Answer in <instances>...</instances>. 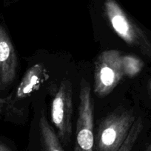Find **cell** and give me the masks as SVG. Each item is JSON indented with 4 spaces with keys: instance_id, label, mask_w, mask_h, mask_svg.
Masks as SVG:
<instances>
[{
    "instance_id": "cell-1",
    "label": "cell",
    "mask_w": 151,
    "mask_h": 151,
    "mask_svg": "<svg viewBox=\"0 0 151 151\" xmlns=\"http://www.w3.org/2000/svg\"><path fill=\"white\" fill-rule=\"evenodd\" d=\"M134 122L131 111L119 108L102 119L94 136L93 151H118Z\"/></svg>"
},
{
    "instance_id": "cell-2",
    "label": "cell",
    "mask_w": 151,
    "mask_h": 151,
    "mask_svg": "<svg viewBox=\"0 0 151 151\" xmlns=\"http://www.w3.org/2000/svg\"><path fill=\"white\" fill-rule=\"evenodd\" d=\"M121 52L118 50H106L95 61L94 93L103 97L110 94L124 77L121 63Z\"/></svg>"
},
{
    "instance_id": "cell-3",
    "label": "cell",
    "mask_w": 151,
    "mask_h": 151,
    "mask_svg": "<svg viewBox=\"0 0 151 151\" xmlns=\"http://www.w3.org/2000/svg\"><path fill=\"white\" fill-rule=\"evenodd\" d=\"M78 111V114L73 151H93L94 106L91 97L90 86L84 79L81 81Z\"/></svg>"
},
{
    "instance_id": "cell-4",
    "label": "cell",
    "mask_w": 151,
    "mask_h": 151,
    "mask_svg": "<svg viewBox=\"0 0 151 151\" xmlns=\"http://www.w3.org/2000/svg\"><path fill=\"white\" fill-rule=\"evenodd\" d=\"M73 91L69 81H62L53 99L51 120L61 142L67 144L72 135Z\"/></svg>"
},
{
    "instance_id": "cell-5",
    "label": "cell",
    "mask_w": 151,
    "mask_h": 151,
    "mask_svg": "<svg viewBox=\"0 0 151 151\" xmlns=\"http://www.w3.org/2000/svg\"><path fill=\"white\" fill-rule=\"evenodd\" d=\"M105 12L113 29L124 42L133 47H144V40L140 30L116 1L106 0Z\"/></svg>"
},
{
    "instance_id": "cell-6",
    "label": "cell",
    "mask_w": 151,
    "mask_h": 151,
    "mask_svg": "<svg viewBox=\"0 0 151 151\" xmlns=\"http://www.w3.org/2000/svg\"><path fill=\"white\" fill-rule=\"evenodd\" d=\"M17 57L9 35L0 24V87H5L14 81Z\"/></svg>"
},
{
    "instance_id": "cell-7",
    "label": "cell",
    "mask_w": 151,
    "mask_h": 151,
    "mask_svg": "<svg viewBox=\"0 0 151 151\" xmlns=\"http://www.w3.org/2000/svg\"><path fill=\"white\" fill-rule=\"evenodd\" d=\"M49 78L47 69L41 63H36L27 70L20 83L14 92V97H8L7 106L14 104L15 102L24 100L38 90L43 83Z\"/></svg>"
},
{
    "instance_id": "cell-8",
    "label": "cell",
    "mask_w": 151,
    "mask_h": 151,
    "mask_svg": "<svg viewBox=\"0 0 151 151\" xmlns=\"http://www.w3.org/2000/svg\"><path fill=\"white\" fill-rule=\"evenodd\" d=\"M39 132L42 151H65L59 137L44 115L39 119Z\"/></svg>"
},
{
    "instance_id": "cell-9",
    "label": "cell",
    "mask_w": 151,
    "mask_h": 151,
    "mask_svg": "<svg viewBox=\"0 0 151 151\" xmlns=\"http://www.w3.org/2000/svg\"><path fill=\"white\" fill-rule=\"evenodd\" d=\"M121 63L124 76L127 77L137 75L143 66L142 62L137 57L129 55H121Z\"/></svg>"
},
{
    "instance_id": "cell-10",
    "label": "cell",
    "mask_w": 151,
    "mask_h": 151,
    "mask_svg": "<svg viewBox=\"0 0 151 151\" xmlns=\"http://www.w3.org/2000/svg\"><path fill=\"white\" fill-rule=\"evenodd\" d=\"M140 122L139 121L133 122L131 128L128 133L127 138L125 139L124 142L118 151H131L133 149V145L139 137V132H140Z\"/></svg>"
},
{
    "instance_id": "cell-11",
    "label": "cell",
    "mask_w": 151,
    "mask_h": 151,
    "mask_svg": "<svg viewBox=\"0 0 151 151\" xmlns=\"http://www.w3.org/2000/svg\"><path fill=\"white\" fill-rule=\"evenodd\" d=\"M0 151H14L13 149L6 142L0 140Z\"/></svg>"
},
{
    "instance_id": "cell-12",
    "label": "cell",
    "mask_w": 151,
    "mask_h": 151,
    "mask_svg": "<svg viewBox=\"0 0 151 151\" xmlns=\"http://www.w3.org/2000/svg\"><path fill=\"white\" fill-rule=\"evenodd\" d=\"M7 103H8V97H7V98H1L0 97V113L2 111L3 108L5 106H7Z\"/></svg>"
}]
</instances>
